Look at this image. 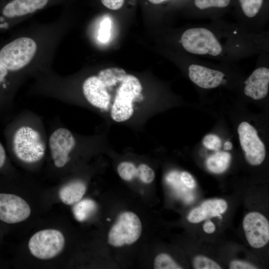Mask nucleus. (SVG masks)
Here are the masks:
<instances>
[{"instance_id":"cd10ccee","label":"nucleus","mask_w":269,"mask_h":269,"mask_svg":"<svg viewBox=\"0 0 269 269\" xmlns=\"http://www.w3.org/2000/svg\"><path fill=\"white\" fill-rule=\"evenodd\" d=\"M182 182L189 188H194L196 185L195 181L191 175L187 172H182L180 175Z\"/></svg>"},{"instance_id":"c85d7f7f","label":"nucleus","mask_w":269,"mask_h":269,"mask_svg":"<svg viewBox=\"0 0 269 269\" xmlns=\"http://www.w3.org/2000/svg\"><path fill=\"white\" fill-rule=\"evenodd\" d=\"M125 0H101L102 3L107 8L117 10L122 7Z\"/></svg>"},{"instance_id":"f03ea898","label":"nucleus","mask_w":269,"mask_h":269,"mask_svg":"<svg viewBox=\"0 0 269 269\" xmlns=\"http://www.w3.org/2000/svg\"><path fill=\"white\" fill-rule=\"evenodd\" d=\"M37 47L35 42L29 37L17 38L0 48V63L9 70L18 72L31 61Z\"/></svg>"},{"instance_id":"a878e982","label":"nucleus","mask_w":269,"mask_h":269,"mask_svg":"<svg viewBox=\"0 0 269 269\" xmlns=\"http://www.w3.org/2000/svg\"><path fill=\"white\" fill-rule=\"evenodd\" d=\"M203 143L208 149L215 151L218 150L222 145L220 137L213 134L206 135L203 138Z\"/></svg>"},{"instance_id":"39448f33","label":"nucleus","mask_w":269,"mask_h":269,"mask_svg":"<svg viewBox=\"0 0 269 269\" xmlns=\"http://www.w3.org/2000/svg\"><path fill=\"white\" fill-rule=\"evenodd\" d=\"M142 225L137 216L132 212H125L119 216L108 234L109 243L116 247L131 245L140 237Z\"/></svg>"},{"instance_id":"a211bd4d","label":"nucleus","mask_w":269,"mask_h":269,"mask_svg":"<svg viewBox=\"0 0 269 269\" xmlns=\"http://www.w3.org/2000/svg\"><path fill=\"white\" fill-rule=\"evenodd\" d=\"M97 205L94 201L90 199H85L79 201L72 209L75 219L82 222L87 219L95 211Z\"/></svg>"},{"instance_id":"f8f14e48","label":"nucleus","mask_w":269,"mask_h":269,"mask_svg":"<svg viewBox=\"0 0 269 269\" xmlns=\"http://www.w3.org/2000/svg\"><path fill=\"white\" fill-rule=\"evenodd\" d=\"M245 94L255 100L266 97L269 91V69L260 67L256 69L245 82Z\"/></svg>"},{"instance_id":"c756f323","label":"nucleus","mask_w":269,"mask_h":269,"mask_svg":"<svg viewBox=\"0 0 269 269\" xmlns=\"http://www.w3.org/2000/svg\"><path fill=\"white\" fill-rule=\"evenodd\" d=\"M5 147L0 141V171L4 168L7 164V156Z\"/></svg>"},{"instance_id":"bb28decb","label":"nucleus","mask_w":269,"mask_h":269,"mask_svg":"<svg viewBox=\"0 0 269 269\" xmlns=\"http://www.w3.org/2000/svg\"><path fill=\"white\" fill-rule=\"evenodd\" d=\"M230 269H258L253 265L244 261L234 260L229 265Z\"/></svg>"},{"instance_id":"20e7f679","label":"nucleus","mask_w":269,"mask_h":269,"mask_svg":"<svg viewBox=\"0 0 269 269\" xmlns=\"http://www.w3.org/2000/svg\"><path fill=\"white\" fill-rule=\"evenodd\" d=\"M181 41L184 48L192 54L216 56L222 51V47L214 34L205 28L187 29L183 33Z\"/></svg>"},{"instance_id":"aec40b11","label":"nucleus","mask_w":269,"mask_h":269,"mask_svg":"<svg viewBox=\"0 0 269 269\" xmlns=\"http://www.w3.org/2000/svg\"><path fill=\"white\" fill-rule=\"evenodd\" d=\"M155 269H181L178 265L168 254L161 253L158 255L154 261Z\"/></svg>"},{"instance_id":"473e14b6","label":"nucleus","mask_w":269,"mask_h":269,"mask_svg":"<svg viewBox=\"0 0 269 269\" xmlns=\"http://www.w3.org/2000/svg\"><path fill=\"white\" fill-rule=\"evenodd\" d=\"M150 2L154 3V4H159L160 3L163 1H164L166 0H148Z\"/></svg>"},{"instance_id":"5701e85b","label":"nucleus","mask_w":269,"mask_h":269,"mask_svg":"<svg viewBox=\"0 0 269 269\" xmlns=\"http://www.w3.org/2000/svg\"><path fill=\"white\" fill-rule=\"evenodd\" d=\"M231 0H195V6L200 9L212 7H225L227 6Z\"/></svg>"},{"instance_id":"7c9ffc66","label":"nucleus","mask_w":269,"mask_h":269,"mask_svg":"<svg viewBox=\"0 0 269 269\" xmlns=\"http://www.w3.org/2000/svg\"><path fill=\"white\" fill-rule=\"evenodd\" d=\"M215 225L210 220L207 221L203 225V230L206 233H212L215 231Z\"/></svg>"},{"instance_id":"2eb2a0df","label":"nucleus","mask_w":269,"mask_h":269,"mask_svg":"<svg viewBox=\"0 0 269 269\" xmlns=\"http://www.w3.org/2000/svg\"><path fill=\"white\" fill-rule=\"evenodd\" d=\"M86 184L82 179L71 180L64 184L60 189L59 196L66 205H72L79 201L85 194Z\"/></svg>"},{"instance_id":"7ed1b4c3","label":"nucleus","mask_w":269,"mask_h":269,"mask_svg":"<svg viewBox=\"0 0 269 269\" xmlns=\"http://www.w3.org/2000/svg\"><path fill=\"white\" fill-rule=\"evenodd\" d=\"M142 86L135 76L128 74L117 89L111 116L117 122L129 120L134 113L133 101L140 94Z\"/></svg>"},{"instance_id":"9b49d317","label":"nucleus","mask_w":269,"mask_h":269,"mask_svg":"<svg viewBox=\"0 0 269 269\" xmlns=\"http://www.w3.org/2000/svg\"><path fill=\"white\" fill-rule=\"evenodd\" d=\"M83 96L91 106L106 109L110 103L111 95L97 75L87 77L82 85Z\"/></svg>"},{"instance_id":"412c9836","label":"nucleus","mask_w":269,"mask_h":269,"mask_svg":"<svg viewBox=\"0 0 269 269\" xmlns=\"http://www.w3.org/2000/svg\"><path fill=\"white\" fill-rule=\"evenodd\" d=\"M243 11L249 17L255 16L260 11L263 0H239Z\"/></svg>"},{"instance_id":"393cba45","label":"nucleus","mask_w":269,"mask_h":269,"mask_svg":"<svg viewBox=\"0 0 269 269\" xmlns=\"http://www.w3.org/2000/svg\"><path fill=\"white\" fill-rule=\"evenodd\" d=\"M111 28V21L110 18H106L100 24L99 31L98 39L101 42H106L108 41L110 37Z\"/></svg>"},{"instance_id":"4468645a","label":"nucleus","mask_w":269,"mask_h":269,"mask_svg":"<svg viewBox=\"0 0 269 269\" xmlns=\"http://www.w3.org/2000/svg\"><path fill=\"white\" fill-rule=\"evenodd\" d=\"M227 208V202L223 199L208 200L192 210L187 219L191 223H197L211 217H219Z\"/></svg>"},{"instance_id":"ddd939ff","label":"nucleus","mask_w":269,"mask_h":269,"mask_svg":"<svg viewBox=\"0 0 269 269\" xmlns=\"http://www.w3.org/2000/svg\"><path fill=\"white\" fill-rule=\"evenodd\" d=\"M190 80L196 85L204 89H212L219 86L225 74L220 71L192 64L188 67Z\"/></svg>"},{"instance_id":"2f4dec72","label":"nucleus","mask_w":269,"mask_h":269,"mask_svg":"<svg viewBox=\"0 0 269 269\" xmlns=\"http://www.w3.org/2000/svg\"><path fill=\"white\" fill-rule=\"evenodd\" d=\"M224 149L226 150H230L232 148V144L230 141H226L224 144Z\"/></svg>"},{"instance_id":"1a4fd4ad","label":"nucleus","mask_w":269,"mask_h":269,"mask_svg":"<svg viewBox=\"0 0 269 269\" xmlns=\"http://www.w3.org/2000/svg\"><path fill=\"white\" fill-rule=\"evenodd\" d=\"M28 204L20 197L12 194L0 193V220L14 224L26 220L30 215Z\"/></svg>"},{"instance_id":"f257e3e1","label":"nucleus","mask_w":269,"mask_h":269,"mask_svg":"<svg viewBox=\"0 0 269 269\" xmlns=\"http://www.w3.org/2000/svg\"><path fill=\"white\" fill-rule=\"evenodd\" d=\"M3 135L7 151L18 162L27 166L40 163L48 149V134L41 117L23 110L6 124Z\"/></svg>"},{"instance_id":"6e6552de","label":"nucleus","mask_w":269,"mask_h":269,"mask_svg":"<svg viewBox=\"0 0 269 269\" xmlns=\"http://www.w3.org/2000/svg\"><path fill=\"white\" fill-rule=\"evenodd\" d=\"M246 237L250 246L255 248L265 246L269 241V223L258 212L248 213L243 222Z\"/></svg>"},{"instance_id":"423d86ee","label":"nucleus","mask_w":269,"mask_h":269,"mask_svg":"<svg viewBox=\"0 0 269 269\" xmlns=\"http://www.w3.org/2000/svg\"><path fill=\"white\" fill-rule=\"evenodd\" d=\"M64 244L65 239L60 231L55 229H45L36 232L30 238L28 248L35 257L47 260L60 254Z\"/></svg>"},{"instance_id":"f3484780","label":"nucleus","mask_w":269,"mask_h":269,"mask_svg":"<svg viewBox=\"0 0 269 269\" xmlns=\"http://www.w3.org/2000/svg\"><path fill=\"white\" fill-rule=\"evenodd\" d=\"M231 160L230 153L218 151L210 155L206 160L207 168L212 172L219 174L225 171L229 166Z\"/></svg>"},{"instance_id":"b1692460","label":"nucleus","mask_w":269,"mask_h":269,"mask_svg":"<svg viewBox=\"0 0 269 269\" xmlns=\"http://www.w3.org/2000/svg\"><path fill=\"white\" fill-rule=\"evenodd\" d=\"M138 176L139 179L144 183H150L155 177L154 172L148 165L140 164L138 167Z\"/></svg>"},{"instance_id":"4be33fe9","label":"nucleus","mask_w":269,"mask_h":269,"mask_svg":"<svg viewBox=\"0 0 269 269\" xmlns=\"http://www.w3.org/2000/svg\"><path fill=\"white\" fill-rule=\"evenodd\" d=\"M193 266L195 269H221L216 262L212 259L203 256H196L193 261Z\"/></svg>"},{"instance_id":"dca6fc26","label":"nucleus","mask_w":269,"mask_h":269,"mask_svg":"<svg viewBox=\"0 0 269 269\" xmlns=\"http://www.w3.org/2000/svg\"><path fill=\"white\" fill-rule=\"evenodd\" d=\"M127 73L120 68L112 67L101 70L97 76L107 88L108 91L120 84Z\"/></svg>"},{"instance_id":"6ab92c4d","label":"nucleus","mask_w":269,"mask_h":269,"mask_svg":"<svg viewBox=\"0 0 269 269\" xmlns=\"http://www.w3.org/2000/svg\"><path fill=\"white\" fill-rule=\"evenodd\" d=\"M120 176L125 181L132 180L138 176V168L132 162L124 161L120 163L117 167Z\"/></svg>"},{"instance_id":"9d476101","label":"nucleus","mask_w":269,"mask_h":269,"mask_svg":"<svg viewBox=\"0 0 269 269\" xmlns=\"http://www.w3.org/2000/svg\"><path fill=\"white\" fill-rule=\"evenodd\" d=\"M48 0H11L0 11V30L7 28V20L35 12L43 8Z\"/></svg>"},{"instance_id":"0eeeda50","label":"nucleus","mask_w":269,"mask_h":269,"mask_svg":"<svg viewBox=\"0 0 269 269\" xmlns=\"http://www.w3.org/2000/svg\"><path fill=\"white\" fill-rule=\"evenodd\" d=\"M238 133L247 162L256 166L262 164L266 157V150L256 130L249 123L243 122L238 126Z\"/></svg>"}]
</instances>
